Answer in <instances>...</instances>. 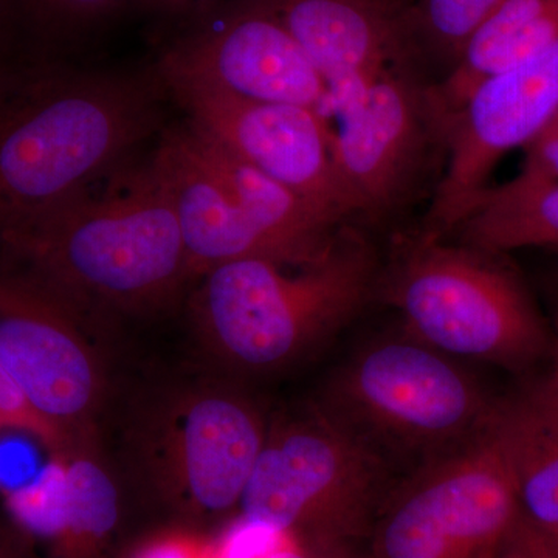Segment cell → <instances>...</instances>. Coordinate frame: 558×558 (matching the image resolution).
Segmentation results:
<instances>
[{"mask_svg":"<svg viewBox=\"0 0 558 558\" xmlns=\"http://www.w3.org/2000/svg\"><path fill=\"white\" fill-rule=\"evenodd\" d=\"M156 69L28 57L0 84V242L130 163L163 131Z\"/></svg>","mask_w":558,"mask_h":558,"instance_id":"1","label":"cell"},{"mask_svg":"<svg viewBox=\"0 0 558 558\" xmlns=\"http://www.w3.org/2000/svg\"><path fill=\"white\" fill-rule=\"evenodd\" d=\"M0 258L95 314L160 310L196 279L149 159L47 209L0 242Z\"/></svg>","mask_w":558,"mask_h":558,"instance_id":"2","label":"cell"},{"mask_svg":"<svg viewBox=\"0 0 558 558\" xmlns=\"http://www.w3.org/2000/svg\"><path fill=\"white\" fill-rule=\"evenodd\" d=\"M379 277L376 250L344 226L312 263L242 258L213 267L194 292V319L223 365L274 374L310 357L357 317Z\"/></svg>","mask_w":558,"mask_h":558,"instance_id":"3","label":"cell"},{"mask_svg":"<svg viewBox=\"0 0 558 558\" xmlns=\"http://www.w3.org/2000/svg\"><path fill=\"white\" fill-rule=\"evenodd\" d=\"M498 400L459 360L403 333L357 349L317 405L403 476L486 439Z\"/></svg>","mask_w":558,"mask_h":558,"instance_id":"4","label":"cell"},{"mask_svg":"<svg viewBox=\"0 0 558 558\" xmlns=\"http://www.w3.org/2000/svg\"><path fill=\"white\" fill-rule=\"evenodd\" d=\"M148 159L170 193L196 279L242 258L312 263L341 230L190 121L163 128Z\"/></svg>","mask_w":558,"mask_h":558,"instance_id":"5","label":"cell"},{"mask_svg":"<svg viewBox=\"0 0 558 558\" xmlns=\"http://www.w3.org/2000/svg\"><path fill=\"white\" fill-rule=\"evenodd\" d=\"M497 256L421 231L399 242L377 293L421 343L459 362L527 373L550 360L553 329Z\"/></svg>","mask_w":558,"mask_h":558,"instance_id":"6","label":"cell"},{"mask_svg":"<svg viewBox=\"0 0 558 558\" xmlns=\"http://www.w3.org/2000/svg\"><path fill=\"white\" fill-rule=\"evenodd\" d=\"M398 473L318 405L267 429L241 520L299 545L351 546L369 535Z\"/></svg>","mask_w":558,"mask_h":558,"instance_id":"7","label":"cell"},{"mask_svg":"<svg viewBox=\"0 0 558 558\" xmlns=\"http://www.w3.org/2000/svg\"><path fill=\"white\" fill-rule=\"evenodd\" d=\"M92 315L31 271L0 259V365L53 436V454L90 438L105 399Z\"/></svg>","mask_w":558,"mask_h":558,"instance_id":"8","label":"cell"},{"mask_svg":"<svg viewBox=\"0 0 558 558\" xmlns=\"http://www.w3.org/2000/svg\"><path fill=\"white\" fill-rule=\"evenodd\" d=\"M520 515L508 469L487 435L396 481L365 558H495Z\"/></svg>","mask_w":558,"mask_h":558,"instance_id":"9","label":"cell"},{"mask_svg":"<svg viewBox=\"0 0 558 558\" xmlns=\"http://www.w3.org/2000/svg\"><path fill=\"white\" fill-rule=\"evenodd\" d=\"M267 429L259 410L234 389L174 392L140 422V472L179 508L227 512L240 508Z\"/></svg>","mask_w":558,"mask_h":558,"instance_id":"10","label":"cell"},{"mask_svg":"<svg viewBox=\"0 0 558 558\" xmlns=\"http://www.w3.org/2000/svg\"><path fill=\"white\" fill-rule=\"evenodd\" d=\"M336 117L337 167L354 218L377 222L405 207L436 146L446 149L447 117L433 86L407 64L374 80Z\"/></svg>","mask_w":558,"mask_h":558,"instance_id":"11","label":"cell"},{"mask_svg":"<svg viewBox=\"0 0 558 558\" xmlns=\"http://www.w3.org/2000/svg\"><path fill=\"white\" fill-rule=\"evenodd\" d=\"M159 78L193 126L295 193L333 226H349L354 213L337 167L336 134L323 113L242 100L194 81Z\"/></svg>","mask_w":558,"mask_h":558,"instance_id":"12","label":"cell"},{"mask_svg":"<svg viewBox=\"0 0 558 558\" xmlns=\"http://www.w3.org/2000/svg\"><path fill=\"white\" fill-rule=\"evenodd\" d=\"M154 69L242 100L304 106L325 117L328 110V84L260 0H241L215 16L205 13L161 51Z\"/></svg>","mask_w":558,"mask_h":558,"instance_id":"13","label":"cell"},{"mask_svg":"<svg viewBox=\"0 0 558 558\" xmlns=\"http://www.w3.org/2000/svg\"><path fill=\"white\" fill-rule=\"evenodd\" d=\"M558 112V39L480 84L447 119V170L425 233L447 238L468 215L509 150L526 146Z\"/></svg>","mask_w":558,"mask_h":558,"instance_id":"14","label":"cell"},{"mask_svg":"<svg viewBox=\"0 0 558 558\" xmlns=\"http://www.w3.org/2000/svg\"><path fill=\"white\" fill-rule=\"evenodd\" d=\"M260 2L299 40L328 84V119L385 72L405 65L416 46L410 9L398 0Z\"/></svg>","mask_w":558,"mask_h":558,"instance_id":"15","label":"cell"},{"mask_svg":"<svg viewBox=\"0 0 558 558\" xmlns=\"http://www.w3.org/2000/svg\"><path fill=\"white\" fill-rule=\"evenodd\" d=\"M49 475L10 495L22 534L43 539L57 558H92L119 523L116 483L90 438L53 454Z\"/></svg>","mask_w":558,"mask_h":558,"instance_id":"16","label":"cell"},{"mask_svg":"<svg viewBox=\"0 0 558 558\" xmlns=\"http://www.w3.org/2000/svg\"><path fill=\"white\" fill-rule=\"evenodd\" d=\"M488 438L505 462L520 512L558 538V371L499 398Z\"/></svg>","mask_w":558,"mask_h":558,"instance_id":"17","label":"cell"},{"mask_svg":"<svg viewBox=\"0 0 558 558\" xmlns=\"http://www.w3.org/2000/svg\"><path fill=\"white\" fill-rule=\"evenodd\" d=\"M557 39L558 0H505L473 33L446 81L433 86L444 116L458 112L483 81Z\"/></svg>","mask_w":558,"mask_h":558,"instance_id":"18","label":"cell"},{"mask_svg":"<svg viewBox=\"0 0 558 558\" xmlns=\"http://www.w3.org/2000/svg\"><path fill=\"white\" fill-rule=\"evenodd\" d=\"M461 244L499 255L529 247L558 248V182L517 175L480 194L458 223Z\"/></svg>","mask_w":558,"mask_h":558,"instance_id":"19","label":"cell"},{"mask_svg":"<svg viewBox=\"0 0 558 558\" xmlns=\"http://www.w3.org/2000/svg\"><path fill=\"white\" fill-rule=\"evenodd\" d=\"M35 57L57 58L109 24L126 0H0Z\"/></svg>","mask_w":558,"mask_h":558,"instance_id":"20","label":"cell"},{"mask_svg":"<svg viewBox=\"0 0 558 558\" xmlns=\"http://www.w3.org/2000/svg\"><path fill=\"white\" fill-rule=\"evenodd\" d=\"M505 0H421L410 9L414 40L424 39L432 49L454 58L473 33Z\"/></svg>","mask_w":558,"mask_h":558,"instance_id":"21","label":"cell"},{"mask_svg":"<svg viewBox=\"0 0 558 558\" xmlns=\"http://www.w3.org/2000/svg\"><path fill=\"white\" fill-rule=\"evenodd\" d=\"M24 432L46 446L51 454L57 451V442L46 425L33 413L20 388L10 379L9 374L0 365V433Z\"/></svg>","mask_w":558,"mask_h":558,"instance_id":"22","label":"cell"},{"mask_svg":"<svg viewBox=\"0 0 558 558\" xmlns=\"http://www.w3.org/2000/svg\"><path fill=\"white\" fill-rule=\"evenodd\" d=\"M495 558H558V538L520 515Z\"/></svg>","mask_w":558,"mask_h":558,"instance_id":"23","label":"cell"},{"mask_svg":"<svg viewBox=\"0 0 558 558\" xmlns=\"http://www.w3.org/2000/svg\"><path fill=\"white\" fill-rule=\"evenodd\" d=\"M524 178L558 182V112L526 146Z\"/></svg>","mask_w":558,"mask_h":558,"instance_id":"24","label":"cell"},{"mask_svg":"<svg viewBox=\"0 0 558 558\" xmlns=\"http://www.w3.org/2000/svg\"><path fill=\"white\" fill-rule=\"evenodd\" d=\"M130 558H216L215 550L185 535H160L140 545Z\"/></svg>","mask_w":558,"mask_h":558,"instance_id":"25","label":"cell"},{"mask_svg":"<svg viewBox=\"0 0 558 558\" xmlns=\"http://www.w3.org/2000/svg\"><path fill=\"white\" fill-rule=\"evenodd\" d=\"M33 57L25 49L20 33L10 20L5 7L0 2V84L25 58Z\"/></svg>","mask_w":558,"mask_h":558,"instance_id":"26","label":"cell"},{"mask_svg":"<svg viewBox=\"0 0 558 558\" xmlns=\"http://www.w3.org/2000/svg\"><path fill=\"white\" fill-rule=\"evenodd\" d=\"M271 558H359L352 554L351 546H317L290 543L279 549Z\"/></svg>","mask_w":558,"mask_h":558,"instance_id":"27","label":"cell"},{"mask_svg":"<svg viewBox=\"0 0 558 558\" xmlns=\"http://www.w3.org/2000/svg\"><path fill=\"white\" fill-rule=\"evenodd\" d=\"M142 9L159 14H185L202 7H211L216 0H134Z\"/></svg>","mask_w":558,"mask_h":558,"instance_id":"28","label":"cell"},{"mask_svg":"<svg viewBox=\"0 0 558 558\" xmlns=\"http://www.w3.org/2000/svg\"><path fill=\"white\" fill-rule=\"evenodd\" d=\"M0 558H38L33 553L28 539L17 529V531H10V529L0 526Z\"/></svg>","mask_w":558,"mask_h":558,"instance_id":"29","label":"cell"},{"mask_svg":"<svg viewBox=\"0 0 558 558\" xmlns=\"http://www.w3.org/2000/svg\"><path fill=\"white\" fill-rule=\"evenodd\" d=\"M553 354H550V365L558 371V307L553 328Z\"/></svg>","mask_w":558,"mask_h":558,"instance_id":"30","label":"cell"}]
</instances>
